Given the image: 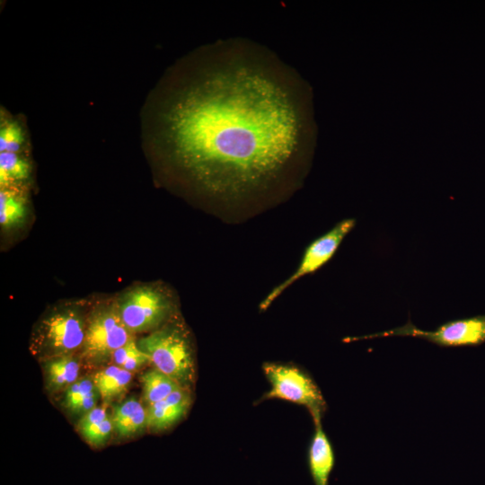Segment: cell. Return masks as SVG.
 I'll return each mask as SVG.
<instances>
[{"mask_svg": "<svg viewBox=\"0 0 485 485\" xmlns=\"http://www.w3.org/2000/svg\"><path fill=\"white\" fill-rule=\"evenodd\" d=\"M171 84L156 141L212 195L269 186L297 157L304 113L294 76L269 55L218 46Z\"/></svg>", "mask_w": 485, "mask_h": 485, "instance_id": "obj_1", "label": "cell"}, {"mask_svg": "<svg viewBox=\"0 0 485 485\" xmlns=\"http://www.w3.org/2000/svg\"><path fill=\"white\" fill-rule=\"evenodd\" d=\"M154 368L177 381L181 386L190 383L194 375L191 348L187 337L176 327L155 330L137 342Z\"/></svg>", "mask_w": 485, "mask_h": 485, "instance_id": "obj_2", "label": "cell"}, {"mask_svg": "<svg viewBox=\"0 0 485 485\" xmlns=\"http://www.w3.org/2000/svg\"><path fill=\"white\" fill-rule=\"evenodd\" d=\"M264 373L271 384L267 398H278L305 406L314 422L322 424L326 402L314 381L297 367L268 363Z\"/></svg>", "mask_w": 485, "mask_h": 485, "instance_id": "obj_3", "label": "cell"}, {"mask_svg": "<svg viewBox=\"0 0 485 485\" xmlns=\"http://www.w3.org/2000/svg\"><path fill=\"white\" fill-rule=\"evenodd\" d=\"M393 336L419 338L442 347L478 346L485 342V314L450 321L433 331L421 330L408 321L404 325L389 331L348 338L344 340L354 341Z\"/></svg>", "mask_w": 485, "mask_h": 485, "instance_id": "obj_4", "label": "cell"}, {"mask_svg": "<svg viewBox=\"0 0 485 485\" xmlns=\"http://www.w3.org/2000/svg\"><path fill=\"white\" fill-rule=\"evenodd\" d=\"M172 308L168 293L147 285L128 290L118 303L121 320L131 332L157 329L170 316Z\"/></svg>", "mask_w": 485, "mask_h": 485, "instance_id": "obj_5", "label": "cell"}, {"mask_svg": "<svg viewBox=\"0 0 485 485\" xmlns=\"http://www.w3.org/2000/svg\"><path fill=\"white\" fill-rule=\"evenodd\" d=\"M85 322L79 311L64 306L48 313L40 323L33 345L39 351L58 357L82 348Z\"/></svg>", "mask_w": 485, "mask_h": 485, "instance_id": "obj_6", "label": "cell"}, {"mask_svg": "<svg viewBox=\"0 0 485 485\" xmlns=\"http://www.w3.org/2000/svg\"><path fill=\"white\" fill-rule=\"evenodd\" d=\"M131 333L121 320L118 304L102 306L86 325L83 357L91 362H102L131 340Z\"/></svg>", "mask_w": 485, "mask_h": 485, "instance_id": "obj_7", "label": "cell"}, {"mask_svg": "<svg viewBox=\"0 0 485 485\" xmlns=\"http://www.w3.org/2000/svg\"><path fill=\"white\" fill-rule=\"evenodd\" d=\"M354 218L343 219L330 231L313 241L305 249L301 262L295 271L284 282L277 286L260 304L261 310L267 309L294 282L317 271L335 254L339 246L354 228Z\"/></svg>", "mask_w": 485, "mask_h": 485, "instance_id": "obj_8", "label": "cell"}, {"mask_svg": "<svg viewBox=\"0 0 485 485\" xmlns=\"http://www.w3.org/2000/svg\"><path fill=\"white\" fill-rule=\"evenodd\" d=\"M190 405V394L181 387L165 399L147 406L146 427L154 430L165 429L181 419Z\"/></svg>", "mask_w": 485, "mask_h": 485, "instance_id": "obj_9", "label": "cell"}, {"mask_svg": "<svg viewBox=\"0 0 485 485\" xmlns=\"http://www.w3.org/2000/svg\"><path fill=\"white\" fill-rule=\"evenodd\" d=\"M314 426L308 454L310 472L315 485H328L335 463L334 452L322 424Z\"/></svg>", "mask_w": 485, "mask_h": 485, "instance_id": "obj_10", "label": "cell"}, {"mask_svg": "<svg viewBox=\"0 0 485 485\" xmlns=\"http://www.w3.org/2000/svg\"><path fill=\"white\" fill-rule=\"evenodd\" d=\"M111 419L117 433L129 436L146 427V410L140 401L130 398L114 407Z\"/></svg>", "mask_w": 485, "mask_h": 485, "instance_id": "obj_11", "label": "cell"}, {"mask_svg": "<svg viewBox=\"0 0 485 485\" xmlns=\"http://www.w3.org/2000/svg\"><path fill=\"white\" fill-rule=\"evenodd\" d=\"M27 199L13 186L1 188L0 225L4 229H11L22 225L27 216Z\"/></svg>", "mask_w": 485, "mask_h": 485, "instance_id": "obj_12", "label": "cell"}, {"mask_svg": "<svg viewBox=\"0 0 485 485\" xmlns=\"http://www.w3.org/2000/svg\"><path fill=\"white\" fill-rule=\"evenodd\" d=\"M78 427L89 444L101 445L109 439L113 423L105 407H95L84 415Z\"/></svg>", "mask_w": 485, "mask_h": 485, "instance_id": "obj_13", "label": "cell"}, {"mask_svg": "<svg viewBox=\"0 0 485 485\" xmlns=\"http://www.w3.org/2000/svg\"><path fill=\"white\" fill-rule=\"evenodd\" d=\"M99 396L93 380L82 378L66 388L65 405L70 411L84 415L96 407Z\"/></svg>", "mask_w": 485, "mask_h": 485, "instance_id": "obj_14", "label": "cell"}, {"mask_svg": "<svg viewBox=\"0 0 485 485\" xmlns=\"http://www.w3.org/2000/svg\"><path fill=\"white\" fill-rule=\"evenodd\" d=\"M144 401L150 406L169 396L181 386L177 381L156 368L141 376Z\"/></svg>", "mask_w": 485, "mask_h": 485, "instance_id": "obj_15", "label": "cell"}, {"mask_svg": "<svg viewBox=\"0 0 485 485\" xmlns=\"http://www.w3.org/2000/svg\"><path fill=\"white\" fill-rule=\"evenodd\" d=\"M131 372L118 366H108L97 372L93 383L102 399H110L122 393L131 381Z\"/></svg>", "mask_w": 485, "mask_h": 485, "instance_id": "obj_16", "label": "cell"}, {"mask_svg": "<svg viewBox=\"0 0 485 485\" xmlns=\"http://www.w3.org/2000/svg\"><path fill=\"white\" fill-rule=\"evenodd\" d=\"M46 368L48 382L54 389L70 386L79 375V364L71 354L51 358Z\"/></svg>", "mask_w": 485, "mask_h": 485, "instance_id": "obj_17", "label": "cell"}, {"mask_svg": "<svg viewBox=\"0 0 485 485\" xmlns=\"http://www.w3.org/2000/svg\"><path fill=\"white\" fill-rule=\"evenodd\" d=\"M31 165L19 153L0 152L1 188L13 186L27 180Z\"/></svg>", "mask_w": 485, "mask_h": 485, "instance_id": "obj_18", "label": "cell"}, {"mask_svg": "<svg viewBox=\"0 0 485 485\" xmlns=\"http://www.w3.org/2000/svg\"><path fill=\"white\" fill-rule=\"evenodd\" d=\"M112 358L116 366L129 372L137 370L150 362L149 356L139 348L134 338L118 348L113 353Z\"/></svg>", "mask_w": 485, "mask_h": 485, "instance_id": "obj_19", "label": "cell"}, {"mask_svg": "<svg viewBox=\"0 0 485 485\" xmlns=\"http://www.w3.org/2000/svg\"><path fill=\"white\" fill-rule=\"evenodd\" d=\"M24 133L15 122L4 123L0 131V152L19 153L24 144Z\"/></svg>", "mask_w": 485, "mask_h": 485, "instance_id": "obj_20", "label": "cell"}]
</instances>
